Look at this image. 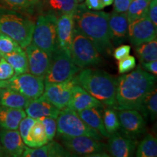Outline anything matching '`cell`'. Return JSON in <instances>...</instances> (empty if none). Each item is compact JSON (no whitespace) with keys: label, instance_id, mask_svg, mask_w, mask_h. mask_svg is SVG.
<instances>
[{"label":"cell","instance_id":"3","mask_svg":"<svg viewBox=\"0 0 157 157\" xmlns=\"http://www.w3.org/2000/svg\"><path fill=\"white\" fill-rule=\"evenodd\" d=\"M76 83L103 105L113 108L116 103L117 78L100 69L86 68L76 75Z\"/></svg>","mask_w":157,"mask_h":157},{"label":"cell","instance_id":"4","mask_svg":"<svg viewBox=\"0 0 157 157\" xmlns=\"http://www.w3.org/2000/svg\"><path fill=\"white\" fill-rule=\"evenodd\" d=\"M35 23L21 12L0 7V32L18 43L25 49L32 41Z\"/></svg>","mask_w":157,"mask_h":157},{"label":"cell","instance_id":"11","mask_svg":"<svg viewBox=\"0 0 157 157\" xmlns=\"http://www.w3.org/2000/svg\"><path fill=\"white\" fill-rule=\"evenodd\" d=\"M77 84L76 75L66 81L58 83L44 84L42 95L58 109L67 107L74 86Z\"/></svg>","mask_w":157,"mask_h":157},{"label":"cell","instance_id":"46","mask_svg":"<svg viewBox=\"0 0 157 157\" xmlns=\"http://www.w3.org/2000/svg\"><path fill=\"white\" fill-rule=\"evenodd\" d=\"M5 156V153H4L2 147V145H1V143H0V156Z\"/></svg>","mask_w":157,"mask_h":157},{"label":"cell","instance_id":"13","mask_svg":"<svg viewBox=\"0 0 157 157\" xmlns=\"http://www.w3.org/2000/svg\"><path fill=\"white\" fill-rule=\"evenodd\" d=\"M120 128L127 136L135 138L144 133L146 121L140 112L135 109L117 110Z\"/></svg>","mask_w":157,"mask_h":157},{"label":"cell","instance_id":"37","mask_svg":"<svg viewBox=\"0 0 157 157\" xmlns=\"http://www.w3.org/2000/svg\"><path fill=\"white\" fill-rule=\"evenodd\" d=\"M15 75V71L5 58L0 59V81H7Z\"/></svg>","mask_w":157,"mask_h":157},{"label":"cell","instance_id":"14","mask_svg":"<svg viewBox=\"0 0 157 157\" xmlns=\"http://www.w3.org/2000/svg\"><path fill=\"white\" fill-rule=\"evenodd\" d=\"M25 49L28 58L29 73L44 78L50 67L52 54L42 50L33 43L29 44Z\"/></svg>","mask_w":157,"mask_h":157},{"label":"cell","instance_id":"21","mask_svg":"<svg viewBox=\"0 0 157 157\" xmlns=\"http://www.w3.org/2000/svg\"><path fill=\"white\" fill-rule=\"evenodd\" d=\"M23 157H69L74 156L65 147L53 140L39 148L25 147Z\"/></svg>","mask_w":157,"mask_h":157},{"label":"cell","instance_id":"7","mask_svg":"<svg viewBox=\"0 0 157 157\" xmlns=\"http://www.w3.org/2000/svg\"><path fill=\"white\" fill-rule=\"evenodd\" d=\"M57 19L52 13L40 15L35 23L31 43L52 54L58 48L57 39Z\"/></svg>","mask_w":157,"mask_h":157},{"label":"cell","instance_id":"28","mask_svg":"<svg viewBox=\"0 0 157 157\" xmlns=\"http://www.w3.org/2000/svg\"><path fill=\"white\" fill-rule=\"evenodd\" d=\"M135 52L140 62H148L157 60L156 39L135 46Z\"/></svg>","mask_w":157,"mask_h":157},{"label":"cell","instance_id":"2","mask_svg":"<svg viewBox=\"0 0 157 157\" xmlns=\"http://www.w3.org/2000/svg\"><path fill=\"white\" fill-rule=\"evenodd\" d=\"M109 15L87 9L84 4H78L74 15L75 28L93 42L101 55H110L113 49L109 38Z\"/></svg>","mask_w":157,"mask_h":157},{"label":"cell","instance_id":"22","mask_svg":"<svg viewBox=\"0 0 157 157\" xmlns=\"http://www.w3.org/2000/svg\"><path fill=\"white\" fill-rule=\"evenodd\" d=\"M103 108L94 107L77 111V114L90 127L99 132L103 137L109 138L110 135L105 130L103 121Z\"/></svg>","mask_w":157,"mask_h":157},{"label":"cell","instance_id":"34","mask_svg":"<svg viewBox=\"0 0 157 157\" xmlns=\"http://www.w3.org/2000/svg\"><path fill=\"white\" fill-rule=\"evenodd\" d=\"M22 50L23 48L20 46L16 41L3 33H0V55L1 56Z\"/></svg>","mask_w":157,"mask_h":157},{"label":"cell","instance_id":"35","mask_svg":"<svg viewBox=\"0 0 157 157\" xmlns=\"http://www.w3.org/2000/svg\"><path fill=\"white\" fill-rule=\"evenodd\" d=\"M44 124L45 132L48 140H53L57 132V120L52 117H42L39 119Z\"/></svg>","mask_w":157,"mask_h":157},{"label":"cell","instance_id":"12","mask_svg":"<svg viewBox=\"0 0 157 157\" xmlns=\"http://www.w3.org/2000/svg\"><path fill=\"white\" fill-rule=\"evenodd\" d=\"M156 28L148 15L135 20L128 25V38L131 44L137 46L156 39Z\"/></svg>","mask_w":157,"mask_h":157},{"label":"cell","instance_id":"27","mask_svg":"<svg viewBox=\"0 0 157 157\" xmlns=\"http://www.w3.org/2000/svg\"><path fill=\"white\" fill-rule=\"evenodd\" d=\"M11 65L15 71V75L29 72L28 58L23 50L2 56Z\"/></svg>","mask_w":157,"mask_h":157},{"label":"cell","instance_id":"45","mask_svg":"<svg viewBox=\"0 0 157 157\" xmlns=\"http://www.w3.org/2000/svg\"><path fill=\"white\" fill-rule=\"evenodd\" d=\"M7 81H0V88H7Z\"/></svg>","mask_w":157,"mask_h":157},{"label":"cell","instance_id":"44","mask_svg":"<svg viewBox=\"0 0 157 157\" xmlns=\"http://www.w3.org/2000/svg\"><path fill=\"white\" fill-rule=\"evenodd\" d=\"M102 1V2L103 3V5H104V6H109V5H111V4L113 3V0H101Z\"/></svg>","mask_w":157,"mask_h":157},{"label":"cell","instance_id":"19","mask_svg":"<svg viewBox=\"0 0 157 157\" xmlns=\"http://www.w3.org/2000/svg\"><path fill=\"white\" fill-rule=\"evenodd\" d=\"M74 15L63 14L57 19V39L58 48L70 52L74 31Z\"/></svg>","mask_w":157,"mask_h":157},{"label":"cell","instance_id":"20","mask_svg":"<svg viewBox=\"0 0 157 157\" xmlns=\"http://www.w3.org/2000/svg\"><path fill=\"white\" fill-rule=\"evenodd\" d=\"M67 107L77 112L90 108L103 107V105L81 86L76 84L73 87Z\"/></svg>","mask_w":157,"mask_h":157},{"label":"cell","instance_id":"38","mask_svg":"<svg viewBox=\"0 0 157 157\" xmlns=\"http://www.w3.org/2000/svg\"><path fill=\"white\" fill-rule=\"evenodd\" d=\"M36 119H33L30 117H25L23 118L21 122L19 123L18 129H19V133L21 135V137H22L23 141L25 140L26 137L27 135H28L29 131L30 130L31 127L34 124Z\"/></svg>","mask_w":157,"mask_h":157},{"label":"cell","instance_id":"42","mask_svg":"<svg viewBox=\"0 0 157 157\" xmlns=\"http://www.w3.org/2000/svg\"><path fill=\"white\" fill-rule=\"evenodd\" d=\"M84 5L87 9L95 11L101 10L105 7L101 0H85Z\"/></svg>","mask_w":157,"mask_h":157},{"label":"cell","instance_id":"16","mask_svg":"<svg viewBox=\"0 0 157 157\" xmlns=\"http://www.w3.org/2000/svg\"><path fill=\"white\" fill-rule=\"evenodd\" d=\"M128 20L127 13H114L109 15V38L113 46H119L128 38Z\"/></svg>","mask_w":157,"mask_h":157},{"label":"cell","instance_id":"41","mask_svg":"<svg viewBox=\"0 0 157 157\" xmlns=\"http://www.w3.org/2000/svg\"><path fill=\"white\" fill-rule=\"evenodd\" d=\"M147 15L155 26L157 27V0H151L150 1Z\"/></svg>","mask_w":157,"mask_h":157},{"label":"cell","instance_id":"40","mask_svg":"<svg viewBox=\"0 0 157 157\" xmlns=\"http://www.w3.org/2000/svg\"><path fill=\"white\" fill-rule=\"evenodd\" d=\"M132 0H113V10L116 13H127Z\"/></svg>","mask_w":157,"mask_h":157},{"label":"cell","instance_id":"39","mask_svg":"<svg viewBox=\"0 0 157 157\" xmlns=\"http://www.w3.org/2000/svg\"><path fill=\"white\" fill-rule=\"evenodd\" d=\"M131 48L128 44L119 45L113 52V56L116 60H119L128 56L130 52Z\"/></svg>","mask_w":157,"mask_h":157},{"label":"cell","instance_id":"33","mask_svg":"<svg viewBox=\"0 0 157 157\" xmlns=\"http://www.w3.org/2000/svg\"><path fill=\"white\" fill-rule=\"evenodd\" d=\"M157 91L155 87L146 96L143 103V113L150 117L152 120L156 119L157 115Z\"/></svg>","mask_w":157,"mask_h":157},{"label":"cell","instance_id":"18","mask_svg":"<svg viewBox=\"0 0 157 157\" xmlns=\"http://www.w3.org/2000/svg\"><path fill=\"white\" fill-rule=\"evenodd\" d=\"M60 110L55 106L42 95L39 98L31 100L25 108L26 116L34 119L42 117H52L57 119Z\"/></svg>","mask_w":157,"mask_h":157},{"label":"cell","instance_id":"29","mask_svg":"<svg viewBox=\"0 0 157 157\" xmlns=\"http://www.w3.org/2000/svg\"><path fill=\"white\" fill-rule=\"evenodd\" d=\"M41 0H0V7L21 13H31Z\"/></svg>","mask_w":157,"mask_h":157},{"label":"cell","instance_id":"6","mask_svg":"<svg viewBox=\"0 0 157 157\" xmlns=\"http://www.w3.org/2000/svg\"><path fill=\"white\" fill-rule=\"evenodd\" d=\"M70 54L74 63L80 69L97 66L103 62L101 54L93 42L76 28H74Z\"/></svg>","mask_w":157,"mask_h":157},{"label":"cell","instance_id":"25","mask_svg":"<svg viewBox=\"0 0 157 157\" xmlns=\"http://www.w3.org/2000/svg\"><path fill=\"white\" fill-rule=\"evenodd\" d=\"M31 99L10 88L0 89V105L13 109H23L27 107Z\"/></svg>","mask_w":157,"mask_h":157},{"label":"cell","instance_id":"32","mask_svg":"<svg viewBox=\"0 0 157 157\" xmlns=\"http://www.w3.org/2000/svg\"><path fill=\"white\" fill-rule=\"evenodd\" d=\"M103 121L105 130L109 135L117 132L120 129V123L117 111L113 108L108 107L103 112Z\"/></svg>","mask_w":157,"mask_h":157},{"label":"cell","instance_id":"49","mask_svg":"<svg viewBox=\"0 0 157 157\" xmlns=\"http://www.w3.org/2000/svg\"><path fill=\"white\" fill-rule=\"evenodd\" d=\"M0 89H1V88H0Z\"/></svg>","mask_w":157,"mask_h":157},{"label":"cell","instance_id":"8","mask_svg":"<svg viewBox=\"0 0 157 157\" xmlns=\"http://www.w3.org/2000/svg\"><path fill=\"white\" fill-rule=\"evenodd\" d=\"M80 70L74 63L70 52L58 48L52 53L50 67L44 78V84L64 82L76 75Z\"/></svg>","mask_w":157,"mask_h":157},{"label":"cell","instance_id":"24","mask_svg":"<svg viewBox=\"0 0 157 157\" xmlns=\"http://www.w3.org/2000/svg\"><path fill=\"white\" fill-rule=\"evenodd\" d=\"M25 117L26 113L23 109L0 105V127L2 129H17L19 123Z\"/></svg>","mask_w":157,"mask_h":157},{"label":"cell","instance_id":"15","mask_svg":"<svg viewBox=\"0 0 157 157\" xmlns=\"http://www.w3.org/2000/svg\"><path fill=\"white\" fill-rule=\"evenodd\" d=\"M106 149L111 156L114 157L132 156L136 150V140L127 135L116 132L109 137Z\"/></svg>","mask_w":157,"mask_h":157},{"label":"cell","instance_id":"31","mask_svg":"<svg viewBox=\"0 0 157 157\" xmlns=\"http://www.w3.org/2000/svg\"><path fill=\"white\" fill-rule=\"evenodd\" d=\"M151 0H132L127 11L128 23L146 16Z\"/></svg>","mask_w":157,"mask_h":157},{"label":"cell","instance_id":"26","mask_svg":"<svg viewBox=\"0 0 157 157\" xmlns=\"http://www.w3.org/2000/svg\"><path fill=\"white\" fill-rule=\"evenodd\" d=\"M48 142L44 124L39 119H36L23 143L30 148H39Z\"/></svg>","mask_w":157,"mask_h":157},{"label":"cell","instance_id":"47","mask_svg":"<svg viewBox=\"0 0 157 157\" xmlns=\"http://www.w3.org/2000/svg\"><path fill=\"white\" fill-rule=\"evenodd\" d=\"M84 0H78V2H83Z\"/></svg>","mask_w":157,"mask_h":157},{"label":"cell","instance_id":"36","mask_svg":"<svg viewBox=\"0 0 157 157\" xmlns=\"http://www.w3.org/2000/svg\"><path fill=\"white\" fill-rule=\"evenodd\" d=\"M136 67V60L134 56H129L119 60L118 70L121 74L128 73Z\"/></svg>","mask_w":157,"mask_h":157},{"label":"cell","instance_id":"48","mask_svg":"<svg viewBox=\"0 0 157 157\" xmlns=\"http://www.w3.org/2000/svg\"><path fill=\"white\" fill-rule=\"evenodd\" d=\"M0 59H1V55H0Z\"/></svg>","mask_w":157,"mask_h":157},{"label":"cell","instance_id":"5","mask_svg":"<svg viewBox=\"0 0 157 157\" xmlns=\"http://www.w3.org/2000/svg\"><path fill=\"white\" fill-rule=\"evenodd\" d=\"M56 120V133L59 139L78 136H87L100 140L103 138L99 132L90 127L82 120L76 111L68 107L60 110Z\"/></svg>","mask_w":157,"mask_h":157},{"label":"cell","instance_id":"17","mask_svg":"<svg viewBox=\"0 0 157 157\" xmlns=\"http://www.w3.org/2000/svg\"><path fill=\"white\" fill-rule=\"evenodd\" d=\"M0 143L5 156H22L25 146L17 129H2L0 130Z\"/></svg>","mask_w":157,"mask_h":157},{"label":"cell","instance_id":"10","mask_svg":"<svg viewBox=\"0 0 157 157\" xmlns=\"http://www.w3.org/2000/svg\"><path fill=\"white\" fill-rule=\"evenodd\" d=\"M7 88L15 90L31 100L42 95L44 90V77L35 76L29 72L14 75L7 80Z\"/></svg>","mask_w":157,"mask_h":157},{"label":"cell","instance_id":"9","mask_svg":"<svg viewBox=\"0 0 157 157\" xmlns=\"http://www.w3.org/2000/svg\"><path fill=\"white\" fill-rule=\"evenodd\" d=\"M70 153L76 156H109L105 151L106 145L100 140L87 136H78L67 138H60Z\"/></svg>","mask_w":157,"mask_h":157},{"label":"cell","instance_id":"23","mask_svg":"<svg viewBox=\"0 0 157 157\" xmlns=\"http://www.w3.org/2000/svg\"><path fill=\"white\" fill-rule=\"evenodd\" d=\"M46 13H52L57 17L63 14H75L78 0H41Z\"/></svg>","mask_w":157,"mask_h":157},{"label":"cell","instance_id":"30","mask_svg":"<svg viewBox=\"0 0 157 157\" xmlns=\"http://www.w3.org/2000/svg\"><path fill=\"white\" fill-rule=\"evenodd\" d=\"M157 156L156 137L151 134L146 135L137 148V157H156Z\"/></svg>","mask_w":157,"mask_h":157},{"label":"cell","instance_id":"1","mask_svg":"<svg viewBox=\"0 0 157 157\" xmlns=\"http://www.w3.org/2000/svg\"><path fill=\"white\" fill-rule=\"evenodd\" d=\"M156 76L143 70L140 66L131 73L117 78L115 110L135 109L143 113L146 96L156 87Z\"/></svg>","mask_w":157,"mask_h":157},{"label":"cell","instance_id":"43","mask_svg":"<svg viewBox=\"0 0 157 157\" xmlns=\"http://www.w3.org/2000/svg\"><path fill=\"white\" fill-rule=\"evenodd\" d=\"M140 67L143 70L146 71L149 73L154 74L156 76L157 74V61L156 60H153V61L148 62H141Z\"/></svg>","mask_w":157,"mask_h":157}]
</instances>
